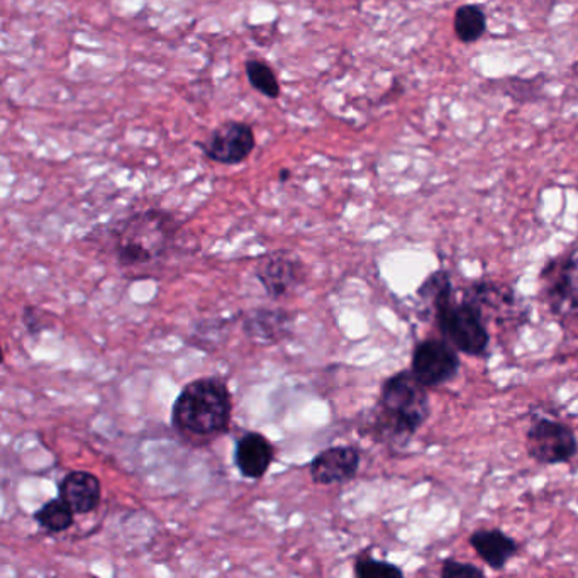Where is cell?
I'll list each match as a JSON object with an SVG mask.
<instances>
[{"label":"cell","mask_w":578,"mask_h":578,"mask_svg":"<svg viewBox=\"0 0 578 578\" xmlns=\"http://www.w3.org/2000/svg\"><path fill=\"white\" fill-rule=\"evenodd\" d=\"M431 416V403L424 385L412 370L392 375L382 385L378 407L373 412L370 431L375 440L387 444H407Z\"/></svg>","instance_id":"2"},{"label":"cell","mask_w":578,"mask_h":578,"mask_svg":"<svg viewBox=\"0 0 578 578\" xmlns=\"http://www.w3.org/2000/svg\"><path fill=\"white\" fill-rule=\"evenodd\" d=\"M460 351L446 340L421 341L412 351L410 370L426 388H437L452 382L458 375Z\"/></svg>","instance_id":"7"},{"label":"cell","mask_w":578,"mask_h":578,"mask_svg":"<svg viewBox=\"0 0 578 578\" xmlns=\"http://www.w3.org/2000/svg\"><path fill=\"white\" fill-rule=\"evenodd\" d=\"M360 456L354 446H332L310 462V477L319 485L347 484L359 474Z\"/></svg>","instance_id":"9"},{"label":"cell","mask_w":578,"mask_h":578,"mask_svg":"<svg viewBox=\"0 0 578 578\" xmlns=\"http://www.w3.org/2000/svg\"><path fill=\"white\" fill-rule=\"evenodd\" d=\"M494 87L500 89V93L508 95L518 104H530V102L540 101L543 98L545 82L540 77L533 79H519V77H509V79L497 80L492 82Z\"/></svg>","instance_id":"16"},{"label":"cell","mask_w":578,"mask_h":578,"mask_svg":"<svg viewBox=\"0 0 578 578\" xmlns=\"http://www.w3.org/2000/svg\"><path fill=\"white\" fill-rule=\"evenodd\" d=\"M528 455L540 465L570 463L578 452L574 429L546 416L533 415L526 433Z\"/></svg>","instance_id":"5"},{"label":"cell","mask_w":578,"mask_h":578,"mask_svg":"<svg viewBox=\"0 0 578 578\" xmlns=\"http://www.w3.org/2000/svg\"><path fill=\"white\" fill-rule=\"evenodd\" d=\"M260 284L273 298L291 294L304 280V267L301 261L285 253H275L260 261L257 269Z\"/></svg>","instance_id":"10"},{"label":"cell","mask_w":578,"mask_h":578,"mask_svg":"<svg viewBox=\"0 0 578 578\" xmlns=\"http://www.w3.org/2000/svg\"><path fill=\"white\" fill-rule=\"evenodd\" d=\"M453 30L460 42L465 45L477 43L487 31L485 9L480 4L460 5L453 18Z\"/></svg>","instance_id":"15"},{"label":"cell","mask_w":578,"mask_h":578,"mask_svg":"<svg viewBox=\"0 0 578 578\" xmlns=\"http://www.w3.org/2000/svg\"><path fill=\"white\" fill-rule=\"evenodd\" d=\"M419 298L433 309L438 328L447 343L460 353L480 359L487 353L490 335L484 321L481 307L463 298H453L452 276L444 270L431 273L418 288Z\"/></svg>","instance_id":"1"},{"label":"cell","mask_w":578,"mask_h":578,"mask_svg":"<svg viewBox=\"0 0 578 578\" xmlns=\"http://www.w3.org/2000/svg\"><path fill=\"white\" fill-rule=\"evenodd\" d=\"M288 177H291L288 170H280V180H282V182H287Z\"/></svg>","instance_id":"21"},{"label":"cell","mask_w":578,"mask_h":578,"mask_svg":"<svg viewBox=\"0 0 578 578\" xmlns=\"http://www.w3.org/2000/svg\"><path fill=\"white\" fill-rule=\"evenodd\" d=\"M73 509L61 497L60 499L49 500L34 514L37 524L45 528L49 533H64L73 524Z\"/></svg>","instance_id":"17"},{"label":"cell","mask_w":578,"mask_h":578,"mask_svg":"<svg viewBox=\"0 0 578 578\" xmlns=\"http://www.w3.org/2000/svg\"><path fill=\"white\" fill-rule=\"evenodd\" d=\"M541 282L549 310L562 319H578V247L553 258Z\"/></svg>","instance_id":"6"},{"label":"cell","mask_w":578,"mask_h":578,"mask_svg":"<svg viewBox=\"0 0 578 578\" xmlns=\"http://www.w3.org/2000/svg\"><path fill=\"white\" fill-rule=\"evenodd\" d=\"M180 224L161 209L141 211L112 229L114 254L123 267H141L158 260L172 247Z\"/></svg>","instance_id":"4"},{"label":"cell","mask_w":578,"mask_h":578,"mask_svg":"<svg viewBox=\"0 0 578 578\" xmlns=\"http://www.w3.org/2000/svg\"><path fill=\"white\" fill-rule=\"evenodd\" d=\"M273 444L260 433L242 434L236 441L235 463L239 474L250 480H258L269 472L273 463Z\"/></svg>","instance_id":"11"},{"label":"cell","mask_w":578,"mask_h":578,"mask_svg":"<svg viewBox=\"0 0 578 578\" xmlns=\"http://www.w3.org/2000/svg\"><path fill=\"white\" fill-rule=\"evenodd\" d=\"M245 71H247L248 82L251 83L254 90L263 93L269 99L280 98L282 89H280L276 73L270 65L261 60H248L245 64Z\"/></svg>","instance_id":"18"},{"label":"cell","mask_w":578,"mask_h":578,"mask_svg":"<svg viewBox=\"0 0 578 578\" xmlns=\"http://www.w3.org/2000/svg\"><path fill=\"white\" fill-rule=\"evenodd\" d=\"M202 154L220 165H239L254 151L257 138L250 124L242 121H228L199 143Z\"/></svg>","instance_id":"8"},{"label":"cell","mask_w":578,"mask_h":578,"mask_svg":"<svg viewBox=\"0 0 578 578\" xmlns=\"http://www.w3.org/2000/svg\"><path fill=\"white\" fill-rule=\"evenodd\" d=\"M354 575L359 578H403L404 570L384 559L362 555L354 562Z\"/></svg>","instance_id":"19"},{"label":"cell","mask_w":578,"mask_h":578,"mask_svg":"<svg viewBox=\"0 0 578 578\" xmlns=\"http://www.w3.org/2000/svg\"><path fill=\"white\" fill-rule=\"evenodd\" d=\"M292 319L284 310L258 309L245 319V332L261 344L276 343L291 332Z\"/></svg>","instance_id":"14"},{"label":"cell","mask_w":578,"mask_h":578,"mask_svg":"<svg viewBox=\"0 0 578 578\" xmlns=\"http://www.w3.org/2000/svg\"><path fill=\"white\" fill-rule=\"evenodd\" d=\"M485 571L474 564H466L460 559H444L443 567H441V577L443 578H472L484 577Z\"/></svg>","instance_id":"20"},{"label":"cell","mask_w":578,"mask_h":578,"mask_svg":"<svg viewBox=\"0 0 578 578\" xmlns=\"http://www.w3.org/2000/svg\"><path fill=\"white\" fill-rule=\"evenodd\" d=\"M233 400L220 378L205 377L186 384L172 409V424L185 437L209 438L226 433L231 422Z\"/></svg>","instance_id":"3"},{"label":"cell","mask_w":578,"mask_h":578,"mask_svg":"<svg viewBox=\"0 0 578 578\" xmlns=\"http://www.w3.org/2000/svg\"><path fill=\"white\" fill-rule=\"evenodd\" d=\"M58 494L73 509L75 514H89L101 503V480L89 472H70L58 485Z\"/></svg>","instance_id":"12"},{"label":"cell","mask_w":578,"mask_h":578,"mask_svg":"<svg viewBox=\"0 0 578 578\" xmlns=\"http://www.w3.org/2000/svg\"><path fill=\"white\" fill-rule=\"evenodd\" d=\"M468 543L480 556L481 562L496 571L503 570L519 553L518 541L497 528L474 531L468 537Z\"/></svg>","instance_id":"13"}]
</instances>
